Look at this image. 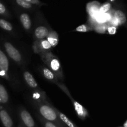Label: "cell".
<instances>
[{
  "label": "cell",
  "mask_w": 127,
  "mask_h": 127,
  "mask_svg": "<svg viewBox=\"0 0 127 127\" xmlns=\"http://www.w3.org/2000/svg\"><path fill=\"white\" fill-rule=\"evenodd\" d=\"M31 102L37 110L38 115L45 120L53 123L58 127H66L60 120L57 112L53 108V105L50 102L49 100L46 102H42L32 100Z\"/></svg>",
  "instance_id": "cell-1"
},
{
  "label": "cell",
  "mask_w": 127,
  "mask_h": 127,
  "mask_svg": "<svg viewBox=\"0 0 127 127\" xmlns=\"http://www.w3.org/2000/svg\"><path fill=\"white\" fill-rule=\"evenodd\" d=\"M39 56L47 68L55 74L58 80L60 81H63L64 76L59 58L51 52L41 53Z\"/></svg>",
  "instance_id": "cell-2"
},
{
  "label": "cell",
  "mask_w": 127,
  "mask_h": 127,
  "mask_svg": "<svg viewBox=\"0 0 127 127\" xmlns=\"http://www.w3.org/2000/svg\"><path fill=\"white\" fill-rule=\"evenodd\" d=\"M58 87L60 88V89H62L64 93L67 95V96L71 99V101L72 104H73V107H74V110H75L76 113L77 114V116L82 120H85L88 117H89V112H88V110L84 107V106L81 105V104H79L78 102H77L76 100H75L74 99V98H73L70 92L68 90V88H66L65 85L64 84H63L62 83H59L57 84Z\"/></svg>",
  "instance_id": "cell-3"
},
{
  "label": "cell",
  "mask_w": 127,
  "mask_h": 127,
  "mask_svg": "<svg viewBox=\"0 0 127 127\" xmlns=\"http://www.w3.org/2000/svg\"><path fill=\"white\" fill-rule=\"evenodd\" d=\"M7 55L20 67L24 65V60L20 51L9 42H5L3 44Z\"/></svg>",
  "instance_id": "cell-4"
},
{
  "label": "cell",
  "mask_w": 127,
  "mask_h": 127,
  "mask_svg": "<svg viewBox=\"0 0 127 127\" xmlns=\"http://www.w3.org/2000/svg\"><path fill=\"white\" fill-rule=\"evenodd\" d=\"M19 124L23 127H37L31 113L25 107L20 106L17 110Z\"/></svg>",
  "instance_id": "cell-5"
},
{
  "label": "cell",
  "mask_w": 127,
  "mask_h": 127,
  "mask_svg": "<svg viewBox=\"0 0 127 127\" xmlns=\"http://www.w3.org/2000/svg\"><path fill=\"white\" fill-rule=\"evenodd\" d=\"M16 14H17L19 21L24 29L26 32L31 33L32 30V22L29 14L22 11L21 9L16 10Z\"/></svg>",
  "instance_id": "cell-6"
},
{
  "label": "cell",
  "mask_w": 127,
  "mask_h": 127,
  "mask_svg": "<svg viewBox=\"0 0 127 127\" xmlns=\"http://www.w3.org/2000/svg\"><path fill=\"white\" fill-rule=\"evenodd\" d=\"M52 47L47 39H42L40 40H34L32 45V49L33 52L38 55L45 52H51Z\"/></svg>",
  "instance_id": "cell-7"
},
{
  "label": "cell",
  "mask_w": 127,
  "mask_h": 127,
  "mask_svg": "<svg viewBox=\"0 0 127 127\" xmlns=\"http://www.w3.org/2000/svg\"><path fill=\"white\" fill-rule=\"evenodd\" d=\"M9 69V63L6 55L0 49V75L9 80L8 71Z\"/></svg>",
  "instance_id": "cell-8"
},
{
  "label": "cell",
  "mask_w": 127,
  "mask_h": 127,
  "mask_svg": "<svg viewBox=\"0 0 127 127\" xmlns=\"http://www.w3.org/2000/svg\"><path fill=\"white\" fill-rule=\"evenodd\" d=\"M23 78L27 85L31 90H32V91H38L42 90L35 79L34 77L29 71H24L23 72Z\"/></svg>",
  "instance_id": "cell-9"
},
{
  "label": "cell",
  "mask_w": 127,
  "mask_h": 127,
  "mask_svg": "<svg viewBox=\"0 0 127 127\" xmlns=\"http://www.w3.org/2000/svg\"><path fill=\"white\" fill-rule=\"evenodd\" d=\"M100 5V3L97 1H92L87 4L86 11L88 14V18L95 21V18L99 14V10Z\"/></svg>",
  "instance_id": "cell-10"
},
{
  "label": "cell",
  "mask_w": 127,
  "mask_h": 127,
  "mask_svg": "<svg viewBox=\"0 0 127 127\" xmlns=\"http://www.w3.org/2000/svg\"><path fill=\"white\" fill-rule=\"evenodd\" d=\"M50 31V29H48V27L43 25L37 26L34 29L33 33V37L34 38V40L46 39Z\"/></svg>",
  "instance_id": "cell-11"
},
{
  "label": "cell",
  "mask_w": 127,
  "mask_h": 127,
  "mask_svg": "<svg viewBox=\"0 0 127 127\" xmlns=\"http://www.w3.org/2000/svg\"><path fill=\"white\" fill-rule=\"evenodd\" d=\"M40 71L41 74H42V76L48 81L54 83L57 86L58 83H60V81L58 80L55 74L52 71L50 70L47 67L41 66L40 68Z\"/></svg>",
  "instance_id": "cell-12"
},
{
  "label": "cell",
  "mask_w": 127,
  "mask_h": 127,
  "mask_svg": "<svg viewBox=\"0 0 127 127\" xmlns=\"http://www.w3.org/2000/svg\"><path fill=\"white\" fill-rule=\"evenodd\" d=\"M0 120L3 127H14L13 120L7 110H0Z\"/></svg>",
  "instance_id": "cell-13"
},
{
  "label": "cell",
  "mask_w": 127,
  "mask_h": 127,
  "mask_svg": "<svg viewBox=\"0 0 127 127\" xmlns=\"http://www.w3.org/2000/svg\"><path fill=\"white\" fill-rule=\"evenodd\" d=\"M53 108H54L56 112H57L60 120L62 121V122L63 123L64 125H65L66 127H78L73 121H71L69 118L67 117L63 113L61 112L57 108H56L54 105H53Z\"/></svg>",
  "instance_id": "cell-14"
},
{
  "label": "cell",
  "mask_w": 127,
  "mask_h": 127,
  "mask_svg": "<svg viewBox=\"0 0 127 127\" xmlns=\"http://www.w3.org/2000/svg\"><path fill=\"white\" fill-rule=\"evenodd\" d=\"M14 2L17 7H19L21 10L23 9L28 11H33L37 9V7L30 4L27 0H16Z\"/></svg>",
  "instance_id": "cell-15"
},
{
  "label": "cell",
  "mask_w": 127,
  "mask_h": 127,
  "mask_svg": "<svg viewBox=\"0 0 127 127\" xmlns=\"http://www.w3.org/2000/svg\"><path fill=\"white\" fill-rule=\"evenodd\" d=\"M46 39L49 42L52 48H54L58 45L59 42V36L56 31L50 29Z\"/></svg>",
  "instance_id": "cell-16"
},
{
  "label": "cell",
  "mask_w": 127,
  "mask_h": 127,
  "mask_svg": "<svg viewBox=\"0 0 127 127\" xmlns=\"http://www.w3.org/2000/svg\"><path fill=\"white\" fill-rule=\"evenodd\" d=\"M113 16L118 21L119 26L124 24L127 21V17L125 14L120 10H114Z\"/></svg>",
  "instance_id": "cell-17"
},
{
  "label": "cell",
  "mask_w": 127,
  "mask_h": 127,
  "mask_svg": "<svg viewBox=\"0 0 127 127\" xmlns=\"http://www.w3.org/2000/svg\"><path fill=\"white\" fill-rule=\"evenodd\" d=\"M9 101V94L3 85L0 84V102L6 104Z\"/></svg>",
  "instance_id": "cell-18"
},
{
  "label": "cell",
  "mask_w": 127,
  "mask_h": 127,
  "mask_svg": "<svg viewBox=\"0 0 127 127\" xmlns=\"http://www.w3.org/2000/svg\"><path fill=\"white\" fill-rule=\"evenodd\" d=\"M0 27L7 32H14V27L12 25L9 21L4 19H0Z\"/></svg>",
  "instance_id": "cell-19"
},
{
  "label": "cell",
  "mask_w": 127,
  "mask_h": 127,
  "mask_svg": "<svg viewBox=\"0 0 127 127\" xmlns=\"http://www.w3.org/2000/svg\"><path fill=\"white\" fill-rule=\"evenodd\" d=\"M107 24H97L93 27V31L99 33H105L107 32Z\"/></svg>",
  "instance_id": "cell-20"
},
{
  "label": "cell",
  "mask_w": 127,
  "mask_h": 127,
  "mask_svg": "<svg viewBox=\"0 0 127 127\" xmlns=\"http://www.w3.org/2000/svg\"><path fill=\"white\" fill-rule=\"evenodd\" d=\"M36 117L37 118L39 122H40V124H42V127H58L55 124H54L53 123L50 122H48L47 120H45L41 116H40L38 114H36Z\"/></svg>",
  "instance_id": "cell-21"
},
{
  "label": "cell",
  "mask_w": 127,
  "mask_h": 127,
  "mask_svg": "<svg viewBox=\"0 0 127 127\" xmlns=\"http://www.w3.org/2000/svg\"><path fill=\"white\" fill-rule=\"evenodd\" d=\"M112 4L110 2H107L104 3L103 4L100 5V7H99V13L100 14H102L107 13V12H109L110 10L112 9Z\"/></svg>",
  "instance_id": "cell-22"
},
{
  "label": "cell",
  "mask_w": 127,
  "mask_h": 127,
  "mask_svg": "<svg viewBox=\"0 0 127 127\" xmlns=\"http://www.w3.org/2000/svg\"><path fill=\"white\" fill-rule=\"evenodd\" d=\"M74 31L79 32H88L93 31V29L88 24H81L79 26H78V27L76 28Z\"/></svg>",
  "instance_id": "cell-23"
},
{
  "label": "cell",
  "mask_w": 127,
  "mask_h": 127,
  "mask_svg": "<svg viewBox=\"0 0 127 127\" xmlns=\"http://www.w3.org/2000/svg\"><path fill=\"white\" fill-rule=\"evenodd\" d=\"M0 15L4 16L7 17H11L10 14H9L8 11H7V9H6V6L3 4L1 3V2H0Z\"/></svg>",
  "instance_id": "cell-24"
},
{
  "label": "cell",
  "mask_w": 127,
  "mask_h": 127,
  "mask_svg": "<svg viewBox=\"0 0 127 127\" xmlns=\"http://www.w3.org/2000/svg\"><path fill=\"white\" fill-rule=\"evenodd\" d=\"M30 4H31L33 6H36V7H40L42 6H44V5H47V4L43 3L41 2L39 0H27Z\"/></svg>",
  "instance_id": "cell-25"
},
{
  "label": "cell",
  "mask_w": 127,
  "mask_h": 127,
  "mask_svg": "<svg viewBox=\"0 0 127 127\" xmlns=\"http://www.w3.org/2000/svg\"><path fill=\"white\" fill-rule=\"evenodd\" d=\"M107 32L110 35L115 34L117 32V27H114V26H108L107 25Z\"/></svg>",
  "instance_id": "cell-26"
},
{
  "label": "cell",
  "mask_w": 127,
  "mask_h": 127,
  "mask_svg": "<svg viewBox=\"0 0 127 127\" xmlns=\"http://www.w3.org/2000/svg\"><path fill=\"white\" fill-rule=\"evenodd\" d=\"M124 127H127V120L124 123Z\"/></svg>",
  "instance_id": "cell-27"
},
{
  "label": "cell",
  "mask_w": 127,
  "mask_h": 127,
  "mask_svg": "<svg viewBox=\"0 0 127 127\" xmlns=\"http://www.w3.org/2000/svg\"><path fill=\"white\" fill-rule=\"evenodd\" d=\"M22 127V125H21V124H19V125H18V127Z\"/></svg>",
  "instance_id": "cell-28"
}]
</instances>
